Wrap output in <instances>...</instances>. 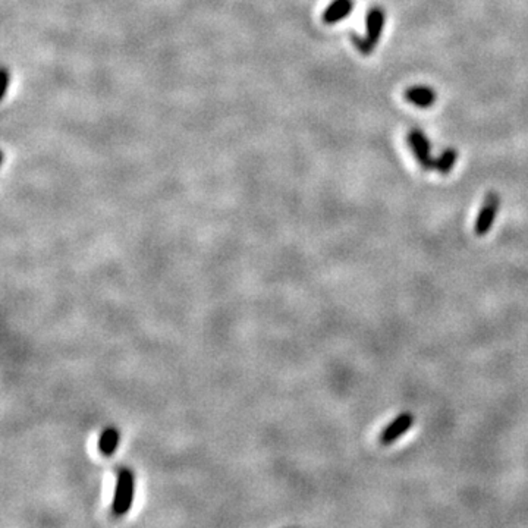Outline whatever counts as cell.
<instances>
[{"mask_svg":"<svg viewBox=\"0 0 528 528\" xmlns=\"http://www.w3.org/2000/svg\"><path fill=\"white\" fill-rule=\"evenodd\" d=\"M499 195L498 194H489L486 197V200H484V204L481 206L480 208V213L477 216V220H476V234L478 236H483L486 235L490 228L493 226V222L494 219H496L498 216V210H499Z\"/></svg>","mask_w":528,"mask_h":528,"instance_id":"3","label":"cell"},{"mask_svg":"<svg viewBox=\"0 0 528 528\" xmlns=\"http://www.w3.org/2000/svg\"><path fill=\"white\" fill-rule=\"evenodd\" d=\"M351 38H352V41H354L355 47H357L361 53L370 54V53L374 50V47L371 46V43L367 40V37H364V36H358V34H355V32H354V34H351Z\"/></svg>","mask_w":528,"mask_h":528,"instance_id":"10","label":"cell"},{"mask_svg":"<svg viewBox=\"0 0 528 528\" xmlns=\"http://www.w3.org/2000/svg\"><path fill=\"white\" fill-rule=\"evenodd\" d=\"M412 424H414V415L410 412H402L401 415L396 417L388 427H384V430L380 434V443L388 446L396 442V440L402 437L406 432L410 430Z\"/></svg>","mask_w":528,"mask_h":528,"instance_id":"4","label":"cell"},{"mask_svg":"<svg viewBox=\"0 0 528 528\" xmlns=\"http://www.w3.org/2000/svg\"><path fill=\"white\" fill-rule=\"evenodd\" d=\"M456 159H458V151L455 148H446L434 160V169L439 173L448 175L450 170H452V168L455 166Z\"/></svg>","mask_w":528,"mask_h":528,"instance_id":"8","label":"cell"},{"mask_svg":"<svg viewBox=\"0 0 528 528\" xmlns=\"http://www.w3.org/2000/svg\"><path fill=\"white\" fill-rule=\"evenodd\" d=\"M408 144L414 151V156L424 170L434 169V159L430 154V142L421 131L412 129L408 134Z\"/></svg>","mask_w":528,"mask_h":528,"instance_id":"2","label":"cell"},{"mask_svg":"<svg viewBox=\"0 0 528 528\" xmlns=\"http://www.w3.org/2000/svg\"><path fill=\"white\" fill-rule=\"evenodd\" d=\"M384 21H386V15L384 10L380 6H374L368 10L367 14V40L371 43L373 47L377 46V43L382 37V31L384 27Z\"/></svg>","mask_w":528,"mask_h":528,"instance_id":"5","label":"cell"},{"mask_svg":"<svg viewBox=\"0 0 528 528\" xmlns=\"http://www.w3.org/2000/svg\"><path fill=\"white\" fill-rule=\"evenodd\" d=\"M118 443H119V434L113 430V428H109V430H106L102 434L100 450L103 454L110 455V454H113V450L116 449Z\"/></svg>","mask_w":528,"mask_h":528,"instance_id":"9","label":"cell"},{"mask_svg":"<svg viewBox=\"0 0 528 528\" xmlns=\"http://www.w3.org/2000/svg\"><path fill=\"white\" fill-rule=\"evenodd\" d=\"M355 3L354 0H333L323 12L324 24H336L351 15Z\"/></svg>","mask_w":528,"mask_h":528,"instance_id":"7","label":"cell"},{"mask_svg":"<svg viewBox=\"0 0 528 528\" xmlns=\"http://www.w3.org/2000/svg\"><path fill=\"white\" fill-rule=\"evenodd\" d=\"M132 498H134V476L129 471H120L113 499L115 514H125L131 508Z\"/></svg>","mask_w":528,"mask_h":528,"instance_id":"1","label":"cell"},{"mask_svg":"<svg viewBox=\"0 0 528 528\" xmlns=\"http://www.w3.org/2000/svg\"><path fill=\"white\" fill-rule=\"evenodd\" d=\"M405 98L406 102L412 103L414 106L420 107V109H428L436 103V91L432 90L430 87H424V85H418V87H411L405 91Z\"/></svg>","mask_w":528,"mask_h":528,"instance_id":"6","label":"cell"}]
</instances>
